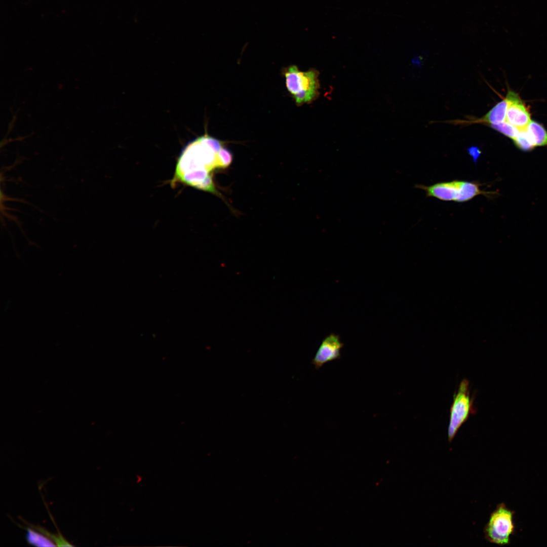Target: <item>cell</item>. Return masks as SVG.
Segmentation results:
<instances>
[{"instance_id":"obj_2","label":"cell","mask_w":547,"mask_h":547,"mask_svg":"<svg viewBox=\"0 0 547 547\" xmlns=\"http://www.w3.org/2000/svg\"><path fill=\"white\" fill-rule=\"evenodd\" d=\"M282 73L287 91L297 106L310 103L318 97L320 85L316 69L301 71L293 65L284 68Z\"/></svg>"},{"instance_id":"obj_5","label":"cell","mask_w":547,"mask_h":547,"mask_svg":"<svg viewBox=\"0 0 547 547\" xmlns=\"http://www.w3.org/2000/svg\"><path fill=\"white\" fill-rule=\"evenodd\" d=\"M470 382L463 379L453 396L450 409V419L448 427L449 442L455 437L460 426L466 421L471 414L474 413V398L471 396Z\"/></svg>"},{"instance_id":"obj_4","label":"cell","mask_w":547,"mask_h":547,"mask_svg":"<svg viewBox=\"0 0 547 547\" xmlns=\"http://www.w3.org/2000/svg\"><path fill=\"white\" fill-rule=\"evenodd\" d=\"M515 512L503 503L499 504L491 514L484 527L485 538L490 543L500 546L508 545L515 531Z\"/></svg>"},{"instance_id":"obj_13","label":"cell","mask_w":547,"mask_h":547,"mask_svg":"<svg viewBox=\"0 0 547 547\" xmlns=\"http://www.w3.org/2000/svg\"><path fill=\"white\" fill-rule=\"evenodd\" d=\"M232 159L233 155L231 151L224 145L217 154V168H227L231 164Z\"/></svg>"},{"instance_id":"obj_12","label":"cell","mask_w":547,"mask_h":547,"mask_svg":"<svg viewBox=\"0 0 547 547\" xmlns=\"http://www.w3.org/2000/svg\"><path fill=\"white\" fill-rule=\"evenodd\" d=\"M26 523L29 525L30 527H31V528H33L35 530H37V531L40 532L44 534L45 535L47 536L48 537L51 539L57 546H72V545L69 542H68L61 534H58V535H54L50 533L47 530H46L44 528H42V527L30 524L27 522H26Z\"/></svg>"},{"instance_id":"obj_3","label":"cell","mask_w":547,"mask_h":547,"mask_svg":"<svg viewBox=\"0 0 547 547\" xmlns=\"http://www.w3.org/2000/svg\"><path fill=\"white\" fill-rule=\"evenodd\" d=\"M482 186V184L478 181L455 180L429 186L417 184L416 187L424 190L427 197H433L443 201L462 203L469 201L479 195L489 197L494 194L493 192L481 189Z\"/></svg>"},{"instance_id":"obj_1","label":"cell","mask_w":547,"mask_h":547,"mask_svg":"<svg viewBox=\"0 0 547 547\" xmlns=\"http://www.w3.org/2000/svg\"><path fill=\"white\" fill-rule=\"evenodd\" d=\"M224 142L207 134L197 138L183 149L177 165L178 179L200 188L217 168V154Z\"/></svg>"},{"instance_id":"obj_8","label":"cell","mask_w":547,"mask_h":547,"mask_svg":"<svg viewBox=\"0 0 547 547\" xmlns=\"http://www.w3.org/2000/svg\"><path fill=\"white\" fill-rule=\"evenodd\" d=\"M525 131L535 148L547 146V131L541 124L531 120Z\"/></svg>"},{"instance_id":"obj_7","label":"cell","mask_w":547,"mask_h":547,"mask_svg":"<svg viewBox=\"0 0 547 547\" xmlns=\"http://www.w3.org/2000/svg\"><path fill=\"white\" fill-rule=\"evenodd\" d=\"M343 346L339 337L333 333L326 336L322 341L312 360V364L317 369L326 363L341 358L340 350Z\"/></svg>"},{"instance_id":"obj_10","label":"cell","mask_w":547,"mask_h":547,"mask_svg":"<svg viewBox=\"0 0 547 547\" xmlns=\"http://www.w3.org/2000/svg\"><path fill=\"white\" fill-rule=\"evenodd\" d=\"M512 141L515 146L523 151H530L535 148L525 130L520 131L518 135Z\"/></svg>"},{"instance_id":"obj_11","label":"cell","mask_w":547,"mask_h":547,"mask_svg":"<svg viewBox=\"0 0 547 547\" xmlns=\"http://www.w3.org/2000/svg\"><path fill=\"white\" fill-rule=\"evenodd\" d=\"M487 126H489L512 140L518 135L520 132L518 129L506 121L497 124L489 125Z\"/></svg>"},{"instance_id":"obj_9","label":"cell","mask_w":547,"mask_h":547,"mask_svg":"<svg viewBox=\"0 0 547 547\" xmlns=\"http://www.w3.org/2000/svg\"><path fill=\"white\" fill-rule=\"evenodd\" d=\"M26 540L28 543L37 546H55V543L49 537L35 529L26 528Z\"/></svg>"},{"instance_id":"obj_6","label":"cell","mask_w":547,"mask_h":547,"mask_svg":"<svg viewBox=\"0 0 547 547\" xmlns=\"http://www.w3.org/2000/svg\"><path fill=\"white\" fill-rule=\"evenodd\" d=\"M507 108L505 121L520 131L525 130L531 121L529 109L519 95L508 90L506 95Z\"/></svg>"}]
</instances>
